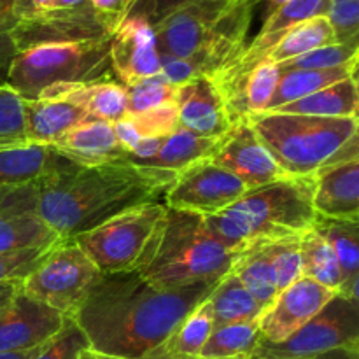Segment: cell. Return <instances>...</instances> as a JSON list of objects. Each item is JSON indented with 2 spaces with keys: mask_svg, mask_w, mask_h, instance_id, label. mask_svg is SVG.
Listing matches in <instances>:
<instances>
[{
  "mask_svg": "<svg viewBox=\"0 0 359 359\" xmlns=\"http://www.w3.org/2000/svg\"><path fill=\"white\" fill-rule=\"evenodd\" d=\"M217 283L160 290L137 270L102 273L74 321L93 353L139 359L163 342L195 311Z\"/></svg>",
  "mask_w": 359,
  "mask_h": 359,
  "instance_id": "6da1fadb",
  "label": "cell"
},
{
  "mask_svg": "<svg viewBox=\"0 0 359 359\" xmlns=\"http://www.w3.org/2000/svg\"><path fill=\"white\" fill-rule=\"evenodd\" d=\"M177 172L125 160L79 167L70 165L35 186L34 214L62 241L151 202H161Z\"/></svg>",
  "mask_w": 359,
  "mask_h": 359,
  "instance_id": "7a4b0ae2",
  "label": "cell"
},
{
  "mask_svg": "<svg viewBox=\"0 0 359 359\" xmlns=\"http://www.w3.org/2000/svg\"><path fill=\"white\" fill-rule=\"evenodd\" d=\"M258 6L262 0H198L179 7L153 27L158 51L191 58L202 76H217L244 53Z\"/></svg>",
  "mask_w": 359,
  "mask_h": 359,
  "instance_id": "3957f363",
  "label": "cell"
},
{
  "mask_svg": "<svg viewBox=\"0 0 359 359\" xmlns=\"http://www.w3.org/2000/svg\"><path fill=\"white\" fill-rule=\"evenodd\" d=\"M314 175L279 179L248 189L221 212L202 216L203 223L214 238L231 251L302 235L314 226Z\"/></svg>",
  "mask_w": 359,
  "mask_h": 359,
  "instance_id": "277c9868",
  "label": "cell"
},
{
  "mask_svg": "<svg viewBox=\"0 0 359 359\" xmlns=\"http://www.w3.org/2000/svg\"><path fill=\"white\" fill-rule=\"evenodd\" d=\"M252 130L290 177L359 160L358 118H316L265 111L249 116Z\"/></svg>",
  "mask_w": 359,
  "mask_h": 359,
  "instance_id": "5b68a950",
  "label": "cell"
},
{
  "mask_svg": "<svg viewBox=\"0 0 359 359\" xmlns=\"http://www.w3.org/2000/svg\"><path fill=\"white\" fill-rule=\"evenodd\" d=\"M238 255L214 238L202 216L167 209L137 272L160 290L212 284L231 272Z\"/></svg>",
  "mask_w": 359,
  "mask_h": 359,
  "instance_id": "8992f818",
  "label": "cell"
},
{
  "mask_svg": "<svg viewBox=\"0 0 359 359\" xmlns=\"http://www.w3.org/2000/svg\"><path fill=\"white\" fill-rule=\"evenodd\" d=\"M109 39L42 44L16 51L7 67V86L23 100L58 84L111 79Z\"/></svg>",
  "mask_w": 359,
  "mask_h": 359,
  "instance_id": "52a82bcc",
  "label": "cell"
},
{
  "mask_svg": "<svg viewBox=\"0 0 359 359\" xmlns=\"http://www.w3.org/2000/svg\"><path fill=\"white\" fill-rule=\"evenodd\" d=\"M167 214L163 202L125 210L72 238L102 273L139 270Z\"/></svg>",
  "mask_w": 359,
  "mask_h": 359,
  "instance_id": "ba28073f",
  "label": "cell"
},
{
  "mask_svg": "<svg viewBox=\"0 0 359 359\" xmlns=\"http://www.w3.org/2000/svg\"><path fill=\"white\" fill-rule=\"evenodd\" d=\"M102 272L74 241H56L48 255L23 279L28 297L74 319Z\"/></svg>",
  "mask_w": 359,
  "mask_h": 359,
  "instance_id": "9c48e42d",
  "label": "cell"
},
{
  "mask_svg": "<svg viewBox=\"0 0 359 359\" xmlns=\"http://www.w3.org/2000/svg\"><path fill=\"white\" fill-rule=\"evenodd\" d=\"M342 347H359V302L335 294L290 339L262 340L249 359H311Z\"/></svg>",
  "mask_w": 359,
  "mask_h": 359,
  "instance_id": "30bf717a",
  "label": "cell"
},
{
  "mask_svg": "<svg viewBox=\"0 0 359 359\" xmlns=\"http://www.w3.org/2000/svg\"><path fill=\"white\" fill-rule=\"evenodd\" d=\"M114 34L90 0L69 9H46L11 23L6 37L14 53L42 44L104 41Z\"/></svg>",
  "mask_w": 359,
  "mask_h": 359,
  "instance_id": "8fae6325",
  "label": "cell"
},
{
  "mask_svg": "<svg viewBox=\"0 0 359 359\" xmlns=\"http://www.w3.org/2000/svg\"><path fill=\"white\" fill-rule=\"evenodd\" d=\"M248 186L209 158L195 161L175 174L161 202L167 209L196 216H212L237 202Z\"/></svg>",
  "mask_w": 359,
  "mask_h": 359,
  "instance_id": "7c38bea8",
  "label": "cell"
},
{
  "mask_svg": "<svg viewBox=\"0 0 359 359\" xmlns=\"http://www.w3.org/2000/svg\"><path fill=\"white\" fill-rule=\"evenodd\" d=\"M209 160L241 179L248 189L290 177L273 160L248 119L233 123L231 128L217 139Z\"/></svg>",
  "mask_w": 359,
  "mask_h": 359,
  "instance_id": "4fadbf2b",
  "label": "cell"
},
{
  "mask_svg": "<svg viewBox=\"0 0 359 359\" xmlns=\"http://www.w3.org/2000/svg\"><path fill=\"white\" fill-rule=\"evenodd\" d=\"M335 294L339 293L307 277H300L297 283L280 291L256 319L262 340L270 344L287 340L316 314H319Z\"/></svg>",
  "mask_w": 359,
  "mask_h": 359,
  "instance_id": "5bb4252c",
  "label": "cell"
},
{
  "mask_svg": "<svg viewBox=\"0 0 359 359\" xmlns=\"http://www.w3.org/2000/svg\"><path fill=\"white\" fill-rule=\"evenodd\" d=\"M111 70L123 86L160 74L154 28L144 14L130 13L109 39Z\"/></svg>",
  "mask_w": 359,
  "mask_h": 359,
  "instance_id": "9a60e30c",
  "label": "cell"
},
{
  "mask_svg": "<svg viewBox=\"0 0 359 359\" xmlns=\"http://www.w3.org/2000/svg\"><path fill=\"white\" fill-rule=\"evenodd\" d=\"M65 319L58 311L28 297L21 290L0 311V354L37 349L60 332Z\"/></svg>",
  "mask_w": 359,
  "mask_h": 359,
  "instance_id": "2e32d148",
  "label": "cell"
},
{
  "mask_svg": "<svg viewBox=\"0 0 359 359\" xmlns=\"http://www.w3.org/2000/svg\"><path fill=\"white\" fill-rule=\"evenodd\" d=\"M179 125L207 139H219L231 128L223 97L212 77L200 76L175 91Z\"/></svg>",
  "mask_w": 359,
  "mask_h": 359,
  "instance_id": "e0dca14e",
  "label": "cell"
},
{
  "mask_svg": "<svg viewBox=\"0 0 359 359\" xmlns=\"http://www.w3.org/2000/svg\"><path fill=\"white\" fill-rule=\"evenodd\" d=\"M279 65L265 58L241 76L214 79L231 125L266 111L279 83Z\"/></svg>",
  "mask_w": 359,
  "mask_h": 359,
  "instance_id": "ac0fdd59",
  "label": "cell"
},
{
  "mask_svg": "<svg viewBox=\"0 0 359 359\" xmlns=\"http://www.w3.org/2000/svg\"><path fill=\"white\" fill-rule=\"evenodd\" d=\"M314 179L316 216L359 223V160L330 165Z\"/></svg>",
  "mask_w": 359,
  "mask_h": 359,
  "instance_id": "d6986e66",
  "label": "cell"
},
{
  "mask_svg": "<svg viewBox=\"0 0 359 359\" xmlns=\"http://www.w3.org/2000/svg\"><path fill=\"white\" fill-rule=\"evenodd\" d=\"M63 158L79 167L125 160L128 154L118 142L112 123L86 118L51 144Z\"/></svg>",
  "mask_w": 359,
  "mask_h": 359,
  "instance_id": "ffe728a7",
  "label": "cell"
},
{
  "mask_svg": "<svg viewBox=\"0 0 359 359\" xmlns=\"http://www.w3.org/2000/svg\"><path fill=\"white\" fill-rule=\"evenodd\" d=\"M74 165L53 146L20 144L0 149V188L37 186L49 175Z\"/></svg>",
  "mask_w": 359,
  "mask_h": 359,
  "instance_id": "44dd1931",
  "label": "cell"
},
{
  "mask_svg": "<svg viewBox=\"0 0 359 359\" xmlns=\"http://www.w3.org/2000/svg\"><path fill=\"white\" fill-rule=\"evenodd\" d=\"M25 137L28 144L51 146L63 133L90 118L76 104L58 95H39L23 100Z\"/></svg>",
  "mask_w": 359,
  "mask_h": 359,
  "instance_id": "7402d4cb",
  "label": "cell"
},
{
  "mask_svg": "<svg viewBox=\"0 0 359 359\" xmlns=\"http://www.w3.org/2000/svg\"><path fill=\"white\" fill-rule=\"evenodd\" d=\"M41 95H58V97L67 98L83 109L90 118L102 119L112 125L128 114L126 88L112 79L58 84V86L48 88Z\"/></svg>",
  "mask_w": 359,
  "mask_h": 359,
  "instance_id": "603a6c76",
  "label": "cell"
},
{
  "mask_svg": "<svg viewBox=\"0 0 359 359\" xmlns=\"http://www.w3.org/2000/svg\"><path fill=\"white\" fill-rule=\"evenodd\" d=\"M214 330V316L209 297L189 312L177 328L154 349L139 359H195L200 358L207 339Z\"/></svg>",
  "mask_w": 359,
  "mask_h": 359,
  "instance_id": "cb8c5ba5",
  "label": "cell"
},
{
  "mask_svg": "<svg viewBox=\"0 0 359 359\" xmlns=\"http://www.w3.org/2000/svg\"><path fill=\"white\" fill-rule=\"evenodd\" d=\"M312 228L328 242L335 252L342 272V287L339 294L351 300H359V223L316 216Z\"/></svg>",
  "mask_w": 359,
  "mask_h": 359,
  "instance_id": "d4e9b609",
  "label": "cell"
},
{
  "mask_svg": "<svg viewBox=\"0 0 359 359\" xmlns=\"http://www.w3.org/2000/svg\"><path fill=\"white\" fill-rule=\"evenodd\" d=\"M358 77V63L337 67V69H294L280 70L279 83H277L273 97L270 100L266 111H276L283 105L291 104L294 100L309 97V95L321 91L325 88L333 86L340 81Z\"/></svg>",
  "mask_w": 359,
  "mask_h": 359,
  "instance_id": "484cf974",
  "label": "cell"
},
{
  "mask_svg": "<svg viewBox=\"0 0 359 359\" xmlns=\"http://www.w3.org/2000/svg\"><path fill=\"white\" fill-rule=\"evenodd\" d=\"M286 114L316 118H358V77L340 81L333 86L276 109Z\"/></svg>",
  "mask_w": 359,
  "mask_h": 359,
  "instance_id": "4316f807",
  "label": "cell"
},
{
  "mask_svg": "<svg viewBox=\"0 0 359 359\" xmlns=\"http://www.w3.org/2000/svg\"><path fill=\"white\" fill-rule=\"evenodd\" d=\"M209 304L212 309L214 326L256 321L263 312L262 305L233 272L224 276L217 283L212 293L209 294Z\"/></svg>",
  "mask_w": 359,
  "mask_h": 359,
  "instance_id": "83f0119b",
  "label": "cell"
},
{
  "mask_svg": "<svg viewBox=\"0 0 359 359\" xmlns=\"http://www.w3.org/2000/svg\"><path fill=\"white\" fill-rule=\"evenodd\" d=\"M330 44H337L335 32H333L328 18L316 16L290 28L273 44V48L266 53L265 58L280 65L287 60H293L297 56H302L305 53H311L314 49L325 48V46Z\"/></svg>",
  "mask_w": 359,
  "mask_h": 359,
  "instance_id": "f1b7e54d",
  "label": "cell"
},
{
  "mask_svg": "<svg viewBox=\"0 0 359 359\" xmlns=\"http://www.w3.org/2000/svg\"><path fill=\"white\" fill-rule=\"evenodd\" d=\"M216 142L217 139L200 137L179 125V128L174 133L165 137L156 156L140 165L161 168V170L179 172L188 165L195 163V161L209 158Z\"/></svg>",
  "mask_w": 359,
  "mask_h": 359,
  "instance_id": "f546056e",
  "label": "cell"
},
{
  "mask_svg": "<svg viewBox=\"0 0 359 359\" xmlns=\"http://www.w3.org/2000/svg\"><path fill=\"white\" fill-rule=\"evenodd\" d=\"M56 241L55 231L37 214H0V255L48 248Z\"/></svg>",
  "mask_w": 359,
  "mask_h": 359,
  "instance_id": "4dcf8cb0",
  "label": "cell"
},
{
  "mask_svg": "<svg viewBox=\"0 0 359 359\" xmlns=\"http://www.w3.org/2000/svg\"><path fill=\"white\" fill-rule=\"evenodd\" d=\"M300 259L302 277H307L339 293L342 287V272L337 256L328 242L314 228L300 235Z\"/></svg>",
  "mask_w": 359,
  "mask_h": 359,
  "instance_id": "1f68e13d",
  "label": "cell"
},
{
  "mask_svg": "<svg viewBox=\"0 0 359 359\" xmlns=\"http://www.w3.org/2000/svg\"><path fill=\"white\" fill-rule=\"evenodd\" d=\"M259 342H262V333H259L258 321L214 326L200 358H251Z\"/></svg>",
  "mask_w": 359,
  "mask_h": 359,
  "instance_id": "d6a6232c",
  "label": "cell"
},
{
  "mask_svg": "<svg viewBox=\"0 0 359 359\" xmlns=\"http://www.w3.org/2000/svg\"><path fill=\"white\" fill-rule=\"evenodd\" d=\"M231 272L248 287L249 293L256 298V302L262 305L263 311L277 297L276 279H273L269 259H266L265 252H263L262 242L245 245L241 251V255H238Z\"/></svg>",
  "mask_w": 359,
  "mask_h": 359,
  "instance_id": "836d02e7",
  "label": "cell"
},
{
  "mask_svg": "<svg viewBox=\"0 0 359 359\" xmlns=\"http://www.w3.org/2000/svg\"><path fill=\"white\" fill-rule=\"evenodd\" d=\"M269 265L276 279L277 294L286 290L302 277L300 259V235L277 238V241L262 242Z\"/></svg>",
  "mask_w": 359,
  "mask_h": 359,
  "instance_id": "e575fe53",
  "label": "cell"
},
{
  "mask_svg": "<svg viewBox=\"0 0 359 359\" xmlns=\"http://www.w3.org/2000/svg\"><path fill=\"white\" fill-rule=\"evenodd\" d=\"M359 42H347V44H330L325 48L314 49L311 53L297 56L293 60L280 63V70H294V69H337V67L351 65L358 63Z\"/></svg>",
  "mask_w": 359,
  "mask_h": 359,
  "instance_id": "d590c367",
  "label": "cell"
},
{
  "mask_svg": "<svg viewBox=\"0 0 359 359\" xmlns=\"http://www.w3.org/2000/svg\"><path fill=\"white\" fill-rule=\"evenodd\" d=\"M175 91H177V88L172 86L161 76V72L137 81V83L126 86L128 114H139V112H146L149 109L175 102Z\"/></svg>",
  "mask_w": 359,
  "mask_h": 359,
  "instance_id": "8d00e7d4",
  "label": "cell"
},
{
  "mask_svg": "<svg viewBox=\"0 0 359 359\" xmlns=\"http://www.w3.org/2000/svg\"><path fill=\"white\" fill-rule=\"evenodd\" d=\"M86 349H90L86 335L74 319L67 318L60 332L35 349L32 359H79Z\"/></svg>",
  "mask_w": 359,
  "mask_h": 359,
  "instance_id": "74e56055",
  "label": "cell"
},
{
  "mask_svg": "<svg viewBox=\"0 0 359 359\" xmlns=\"http://www.w3.org/2000/svg\"><path fill=\"white\" fill-rule=\"evenodd\" d=\"M126 116L133 123L140 139H146V137L165 139L179 128V112L175 102L149 109L146 112H139V114Z\"/></svg>",
  "mask_w": 359,
  "mask_h": 359,
  "instance_id": "f35d334b",
  "label": "cell"
},
{
  "mask_svg": "<svg viewBox=\"0 0 359 359\" xmlns=\"http://www.w3.org/2000/svg\"><path fill=\"white\" fill-rule=\"evenodd\" d=\"M0 139L27 142L23 98L6 83H0Z\"/></svg>",
  "mask_w": 359,
  "mask_h": 359,
  "instance_id": "ab89813d",
  "label": "cell"
},
{
  "mask_svg": "<svg viewBox=\"0 0 359 359\" xmlns=\"http://www.w3.org/2000/svg\"><path fill=\"white\" fill-rule=\"evenodd\" d=\"M326 18L339 44L359 42V0H330Z\"/></svg>",
  "mask_w": 359,
  "mask_h": 359,
  "instance_id": "60d3db41",
  "label": "cell"
},
{
  "mask_svg": "<svg viewBox=\"0 0 359 359\" xmlns=\"http://www.w3.org/2000/svg\"><path fill=\"white\" fill-rule=\"evenodd\" d=\"M51 245H48V248L27 249V251L0 255V283H7V280H23L25 277L41 263V259L48 255Z\"/></svg>",
  "mask_w": 359,
  "mask_h": 359,
  "instance_id": "b9f144b4",
  "label": "cell"
},
{
  "mask_svg": "<svg viewBox=\"0 0 359 359\" xmlns=\"http://www.w3.org/2000/svg\"><path fill=\"white\" fill-rule=\"evenodd\" d=\"M35 186L27 188H0V214L34 212Z\"/></svg>",
  "mask_w": 359,
  "mask_h": 359,
  "instance_id": "7bdbcfd3",
  "label": "cell"
},
{
  "mask_svg": "<svg viewBox=\"0 0 359 359\" xmlns=\"http://www.w3.org/2000/svg\"><path fill=\"white\" fill-rule=\"evenodd\" d=\"M140 0H90L93 9L104 18L112 32L121 25V21L133 11Z\"/></svg>",
  "mask_w": 359,
  "mask_h": 359,
  "instance_id": "ee69618b",
  "label": "cell"
},
{
  "mask_svg": "<svg viewBox=\"0 0 359 359\" xmlns=\"http://www.w3.org/2000/svg\"><path fill=\"white\" fill-rule=\"evenodd\" d=\"M193 2H198V0H140V2L133 7V11L144 14V16L149 20V23L154 27V25L160 23L165 16L174 13L175 9L188 6V4Z\"/></svg>",
  "mask_w": 359,
  "mask_h": 359,
  "instance_id": "f6af8a7d",
  "label": "cell"
},
{
  "mask_svg": "<svg viewBox=\"0 0 359 359\" xmlns=\"http://www.w3.org/2000/svg\"><path fill=\"white\" fill-rule=\"evenodd\" d=\"M53 0H14L13 6L9 9V20L11 23L23 18L34 16V14L41 13V11L48 9V6Z\"/></svg>",
  "mask_w": 359,
  "mask_h": 359,
  "instance_id": "bcb514c9",
  "label": "cell"
},
{
  "mask_svg": "<svg viewBox=\"0 0 359 359\" xmlns=\"http://www.w3.org/2000/svg\"><path fill=\"white\" fill-rule=\"evenodd\" d=\"M114 133H116V139H118V142L121 144L123 149L126 151V154H130L133 151V147L137 146V142L140 140L139 133H137L135 126H133V123L130 121L128 116H125L123 119H119V121H116L114 125Z\"/></svg>",
  "mask_w": 359,
  "mask_h": 359,
  "instance_id": "7dc6e473",
  "label": "cell"
},
{
  "mask_svg": "<svg viewBox=\"0 0 359 359\" xmlns=\"http://www.w3.org/2000/svg\"><path fill=\"white\" fill-rule=\"evenodd\" d=\"M21 284H23V280H7V283H0V311L6 309L7 305L13 302V298L20 293Z\"/></svg>",
  "mask_w": 359,
  "mask_h": 359,
  "instance_id": "c3c4849f",
  "label": "cell"
},
{
  "mask_svg": "<svg viewBox=\"0 0 359 359\" xmlns=\"http://www.w3.org/2000/svg\"><path fill=\"white\" fill-rule=\"evenodd\" d=\"M311 359H359V347H342Z\"/></svg>",
  "mask_w": 359,
  "mask_h": 359,
  "instance_id": "681fc988",
  "label": "cell"
},
{
  "mask_svg": "<svg viewBox=\"0 0 359 359\" xmlns=\"http://www.w3.org/2000/svg\"><path fill=\"white\" fill-rule=\"evenodd\" d=\"M286 2H290V0H262L263 14H265V20L270 16V14L276 13V11L279 9V7H283Z\"/></svg>",
  "mask_w": 359,
  "mask_h": 359,
  "instance_id": "f907efd6",
  "label": "cell"
},
{
  "mask_svg": "<svg viewBox=\"0 0 359 359\" xmlns=\"http://www.w3.org/2000/svg\"><path fill=\"white\" fill-rule=\"evenodd\" d=\"M84 2H88V0H53L48 6V9H69V7L81 6Z\"/></svg>",
  "mask_w": 359,
  "mask_h": 359,
  "instance_id": "816d5d0a",
  "label": "cell"
},
{
  "mask_svg": "<svg viewBox=\"0 0 359 359\" xmlns=\"http://www.w3.org/2000/svg\"><path fill=\"white\" fill-rule=\"evenodd\" d=\"M39 349V347H37ZM34 351H27V353H13V354H0V359H32L34 356Z\"/></svg>",
  "mask_w": 359,
  "mask_h": 359,
  "instance_id": "f5cc1de1",
  "label": "cell"
},
{
  "mask_svg": "<svg viewBox=\"0 0 359 359\" xmlns=\"http://www.w3.org/2000/svg\"><path fill=\"white\" fill-rule=\"evenodd\" d=\"M13 2L14 0H0V9L4 11V13H9V9H11V6H13Z\"/></svg>",
  "mask_w": 359,
  "mask_h": 359,
  "instance_id": "db71d44e",
  "label": "cell"
},
{
  "mask_svg": "<svg viewBox=\"0 0 359 359\" xmlns=\"http://www.w3.org/2000/svg\"><path fill=\"white\" fill-rule=\"evenodd\" d=\"M195 359H210V358H195ZM230 359H249V358H230Z\"/></svg>",
  "mask_w": 359,
  "mask_h": 359,
  "instance_id": "11a10c76",
  "label": "cell"
},
{
  "mask_svg": "<svg viewBox=\"0 0 359 359\" xmlns=\"http://www.w3.org/2000/svg\"><path fill=\"white\" fill-rule=\"evenodd\" d=\"M98 359H114V358H109V356H102V354H98Z\"/></svg>",
  "mask_w": 359,
  "mask_h": 359,
  "instance_id": "9f6ffc18",
  "label": "cell"
}]
</instances>
